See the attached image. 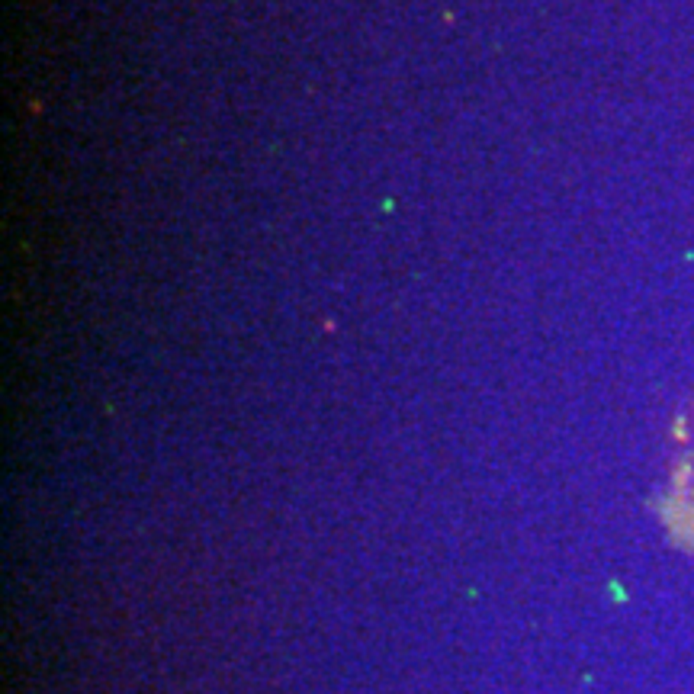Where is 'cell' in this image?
<instances>
[{"instance_id": "1", "label": "cell", "mask_w": 694, "mask_h": 694, "mask_svg": "<svg viewBox=\"0 0 694 694\" xmlns=\"http://www.w3.org/2000/svg\"><path fill=\"white\" fill-rule=\"evenodd\" d=\"M675 527L694 543V409L681 421L678 431V466H675V495H672Z\"/></svg>"}]
</instances>
